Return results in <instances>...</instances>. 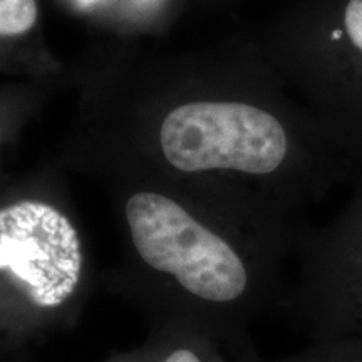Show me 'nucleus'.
Returning a JSON list of instances; mask_svg holds the SVG:
<instances>
[{
    "mask_svg": "<svg viewBox=\"0 0 362 362\" xmlns=\"http://www.w3.org/2000/svg\"><path fill=\"white\" fill-rule=\"evenodd\" d=\"M93 282L90 253L62 208L37 198L0 206V288L24 336L76 324Z\"/></svg>",
    "mask_w": 362,
    "mask_h": 362,
    "instance_id": "7ed1b4c3",
    "label": "nucleus"
},
{
    "mask_svg": "<svg viewBox=\"0 0 362 362\" xmlns=\"http://www.w3.org/2000/svg\"><path fill=\"white\" fill-rule=\"evenodd\" d=\"M37 21L35 0H0V35L25 34Z\"/></svg>",
    "mask_w": 362,
    "mask_h": 362,
    "instance_id": "6e6552de",
    "label": "nucleus"
},
{
    "mask_svg": "<svg viewBox=\"0 0 362 362\" xmlns=\"http://www.w3.org/2000/svg\"><path fill=\"white\" fill-rule=\"evenodd\" d=\"M317 22L322 128L362 166V0H324Z\"/></svg>",
    "mask_w": 362,
    "mask_h": 362,
    "instance_id": "39448f33",
    "label": "nucleus"
},
{
    "mask_svg": "<svg viewBox=\"0 0 362 362\" xmlns=\"http://www.w3.org/2000/svg\"><path fill=\"white\" fill-rule=\"evenodd\" d=\"M148 337L103 362H232L225 344L210 332L178 320H149Z\"/></svg>",
    "mask_w": 362,
    "mask_h": 362,
    "instance_id": "423d86ee",
    "label": "nucleus"
},
{
    "mask_svg": "<svg viewBox=\"0 0 362 362\" xmlns=\"http://www.w3.org/2000/svg\"><path fill=\"white\" fill-rule=\"evenodd\" d=\"M158 149L181 175L264 183L296 178L312 193L332 187L352 163L325 136L298 139L280 116L242 101L176 107L163 119Z\"/></svg>",
    "mask_w": 362,
    "mask_h": 362,
    "instance_id": "f03ea898",
    "label": "nucleus"
},
{
    "mask_svg": "<svg viewBox=\"0 0 362 362\" xmlns=\"http://www.w3.org/2000/svg\"><path fill=\"white\" fill-rule=\"evenodd\" d=\"M86 2H89V0H86Z\"/></svg>",
    "mask_w": 362,
    "mask_h": 362,
    "instance_id": "1a4fd4ad",
    "label": "nucleus"
},
{
    "mask_svg": "<svg viewBox=\"0 0 362 362\" xmlns=\"http://www.w3.org/2000/svg\"><path fill=\"white\" fill-rule=\"evenodd\" d=\"M288 305L312 341H362V181L322 228L298 233Z\"/></svg>",
    "mask_w": 362,
    "mask_h": 362,
    "instance_id": "20e7f679",
    "label": "nucleus"
},
{
    "mask_svg": "<svg viewBox=\"0 0 362 362\" xmlns=\"http://www.w3.org/2000/svg\"><path fill=\"white\" fill-rule=\"evenodd\" d=\"M230 357L232 362H362V341H312L309 347L297 354L270 361L257 352L252 339H247L230 351Z\"/></svg>",
    "mask_w": 362,
    "mask_h": 362,
    "instance_id": "0eeeda50",
    "label": "nucleus"
},
{
    "mask_svg": "<svg viewBox=\"0 0 362 362\" xmlns=\"http://www.w3.org/2000/svg\"><path fill=\"white\" fill-rule=\"evenodd\" d=\"M123 218L126 252L103 280L148 322L192 324L230 352L250 339L248 324L287 297L282 274L296 232L233 211H200L149 188L126 197Z\"/></svg>",
    "mask_w": 362,
    "mask_h": 362,
    "instance_id": "f257e3e1",
    "label": "nucleus"
}]
</instances>
